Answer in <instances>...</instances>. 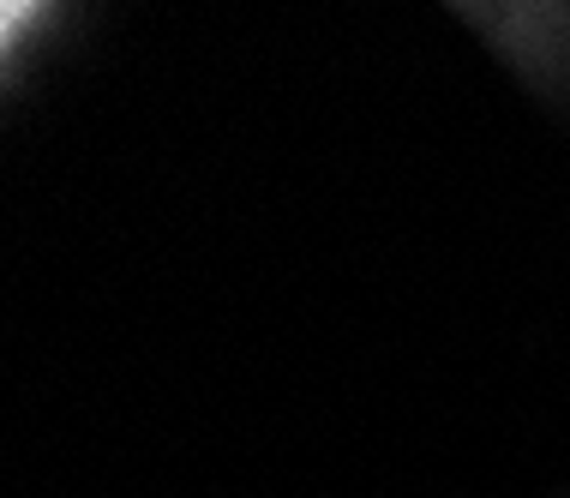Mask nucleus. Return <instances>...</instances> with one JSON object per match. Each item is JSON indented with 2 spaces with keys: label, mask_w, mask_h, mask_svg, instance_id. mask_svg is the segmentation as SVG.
Returning <instances> with one entry per match:
<instances>
[{
  "label": "nucleus",
  "mask_w": 570,
  "mask_h": 498,
  "mask_svg": "<svg viewBox=\"0 0 570 498\" xmlns=\"http://www.w3.org/2000/svg\"><path fill=\"white\" fill-rule=\"evenodd\" d=\"M456 19L481 30L487 49L504 55L541 90H570V0H451Z\"/></svg>",
  "instance_id": "1"
},
{
  "label": "nucleus",
  "mask_w": 570,
  "mask_h": 498,
  "mask_svg": "<svg viewBox=\"0 0 570 498\" xmlns=\"http://www.w3.org/2000/svg\"><path fill=\"white\" fill-rule=\"evenodd\" d=\"M42 0H0V37H7V55L24 42V25H30V12H37Z\"/></svg>",
  "instance_id": "2"
}]
</instances>
